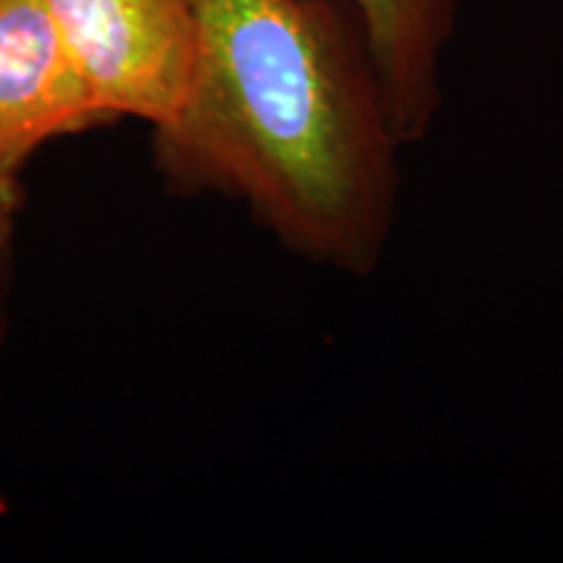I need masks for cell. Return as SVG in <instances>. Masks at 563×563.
<instances>
[{
    "label": "cell",
    "mask_w": 563,
    "mask_h": 563,
    "mask_svg": "<svg viewBox=\"0 0 563 563\" xmlns=\"http://www.w3.org/2000/svg\"><path fill=\"white\" fill-rule=\"evenodd\" d=\"M16 183L13 178H0V243L9 238L13 214H16Z\"/></svg>",
    "instance_id": "5b68a950"
},
{
    "label": "cell",
    "mask_w": 563,
    "mask_h": 563,
    "mask_svg": "<svg viewBox=\"0 0 563 563\" xmlns=\"http://www.w3.org/2000/svg\"><path fill=\"white\" fill-rule=\"evenodd\" d=\"M76 68L104 115L167 129L199 60L196 0H47Z\"/></svg>",
    "instance_id": "7a4b0ae2"
},
{
    "label": "cell",
    "mask_w": 563,
    "mask_h": 563,
    "mask_svg": "<svg viewBox=\"0 0 563 563\" xmlns=\"http://www.w3.org/2000/svg\"><path fill=\"white\" fill-rule=\"evenodd\" d=\"M108 118L70 58L47 0H0V178L51 139Z\"/></svg>",
    "instance_id": "3957f363"
},
{
    "label": "cell",
    "mask_w": 563,
    "mask_h": 563,
    "mask_svg": "<svg viewBox=\"0 0 563 563\" xmlns=\"http://www.w3.org/2000/svg\"><path fill=\"white\" fill-rule=\"evenodd\" d=\"M199 60L159 131L183 170L313 262L368 274L397 222L399 141L363 30L336 0H196Z\"/></svg>",
    "instance_id": "6da1fadb"
},
{
    "label": "cell",
    "mask_w": 563,
    "mask_h": 563,
    "mask_svg": "<svg viewBox=\"0 0 563 563\" xmlns=\"http://www.w3.org/2000/svg\"><path fill=\"white\" fill-rule=\"evenodd\" d=\"M361 24L405 146L431 133L443 108V58L467 0H336Z\"/></svg>",
    "instance_id": "277c9868"
}]
</instances>
